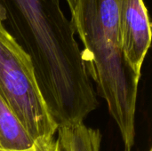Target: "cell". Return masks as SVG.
I'll list each match as a JSON object with an SVG mask.
<instances>
[{
  "label": "cell",
  "mask_w": 152,
  "mask_h": 151,
  "mask_svg": "<svg viewBox=\"0 0 152 151\" xmlns=\"http://www.w3.org/2000/svg\"><path fill=\"white\" fill-rule=\"evenodd\" d=\"M0 20L28 55L58 128L83 123L98 101L82 50L60 0H0Z\"/></svg>",
  "instance_id": "cell-1"
},
{
  "label": "cell",
  "mask_w": 152,
  "mask_h": 151,
  "mask_svg": "<svg viewBox=\"0 0 152 151\" xmlns=\"http://www.w3.org/2000/svg\"><path fill=\"white\" fill-rule=\"evenodd\" d=\"M0 96L35 141L54 136L58 126L40 93L31 61L1 20Z\"/></svg>",
  "instance_id": "cell-2"
},
{
  "label": "cell",
  "mask_w": 152,
  "mask_h": 151,
  "mask_svg": "<svg viewBox=\"0 0 152 151\" xmlns=\"http://www.w3.org/2000/svg\"><path fill=\"white\" fill-rule=\"evenodd\" d=\"M150 151H151V150H150Z\"/></svg>",
  "instance_id": "cell-8"
},
{
  "label": "cell",
  "mask_w": 152,
  "mask_h": 151,
  "mask_svg": "<svg viewBox=\"0 0 152 151\" xmlns=\"http://www.w3.org/2000/svg\"><path fill=\"white\" fill-rule=\"evenodd\" d=\"M121 46L132 70L141 69L151 44V23L143 0H118Z\"/></svg>",
  "instance_id": "cell-3"
},
{
  "label": "cell",
  "mask_w": 152,
  "mask_h": 151,
  "mask_svg": "<svg viewBox=\"0 0 152 151\" xmlns=\"http://www.w3.org/2000/svg\"><path fill=\"white\" fill-rule=\"evenodd\" d=\"M57 132L65 151H101L100 131L88 127L84 123L72 127L59 128Z\"/></svg>",
  "instance_id": "cell-5"
},
{
  "label": "cell",
  "mask_w": 152,
  "mask_h": 151,
  "mask_svg": "<svg viewBox=\"0 0 152 151\" xmlns=\"http://www.w3.org/2000/svg\"><path fill=\"white\" fill-rule=\"evenodd\" d=\"M65 2L67 3L68 4V7L69 9V12H71L75 7V4H76V0H65Z\"/></svg>",
  "instance_id": "cell-7"
},
{
  "label": "cell",
  "mask_w": 152,
  "mask_h": 151,
  "mask_svg": "<svg viewBox=\"0 0 152 151\" xmlns=\"http://www.w3.org/2000/svg\"><path fill=\"white\" fill-rule=\"evenodd\" d=\"M36 141L0 96V150L27 151Z\"/></svg>",
  "instance_id": "cell-4"
},
{
  "label": "cell",
  "mask_w": 152,
  "mask_h": 151,
  "mask_svg": "<svg viewBox=\"0 0 152 151\" xmlns=\"http://www.w3.org/2000/svg\"><path fill=\"white\" fill-rule=\"evenodd\" d=\"M27 151H65V150L62 147L59 138H54L53 136L36 141L34 146Z\"/></svg>",
  "instance_id": "cell-6"
}]
</instances>
